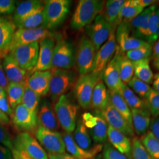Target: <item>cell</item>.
<instances>
[{
    "label": "cell",
    "instance_id": "obj_43",
    "mask_svg": "<svg viewBox=\"0 0 159 159\" xmlns=\"http://www.w3.org/2000/svg\"><path fill=\"white\" fill-rule=\"evenodd\" d=\"M131 153L133 159H153L137 137H134L132 140Z\"/></svg>",
    "mask_w": 159,
    "mask_h": 159
},
{
    "label": "cell",
    "instance_id": "obj_56",
    "mask_svg": "<svg viewBox=\"0 0 159 159\" xmlns=\"http://www.w3.org/2000/svg\"><path fill=\"white\" fill-rule=\"evenodd\" d=\"M10 123V119L8 116L0 110V124L6 125Z\"/></svg>",
    "mask_w": 159,
    "mask_h": 159
},
{
    "label": "cell",
    "instance_id": "obj_47",
    "mask_svg": "<svg viewBox=\"0 0 159 159\" xmlns=\"http://www.w3.org/2000/svg\"><path fill=\"white\" fill-rule=\"evenodd\" d=\"M0 144L9 148L11 152L14 150L11 136L5 126L1 124H0Z\"/></svg>",
    "mask_w": 159,
    "mask_h": 159
},
{
    "label": "cell",
    "instance_id": "obj_10",
    "mask_svg": "<svg viewBox=\"0 0 159 159\" xmlns=\"http://www.w3.org/2000/svg\"><path fill=\"white\" fill-rule=\"evenodd\" d=\"M116 29L117 27H113L108 40L97 52L91 71L93 73L102 75L104 69L113 57L117 46L116 39Z\"/></svg>",
    "mask_w": 159,
    "mask_h": 159
},
{
    "label": "cell",
    "instance_id": "obj_31",
    "mask_svg": "<svg viewBox=\"0 0 159 159\" xmlns=\"http://www.w3.org/2000/svg\"><path fill=\"white\" fill-rule=\"evenodd\" d=\"M149 61V58L132 61L135 76L148 84L153 83L154 78L153 73L150 67Z\"/></svg>",
    "mask_w": 159,
    "mask_h": 159
},
{
    "label": "cell",
    "instance_id": "obj_54",
    "mask_svg": "<svg viewBox=\"0 0 159 159\" xmlns=\"http://www.w3.org/2000/svg\"><path fill=\"white\" fill-rule=\"evenodd\" d=\"M48 158L49 159H77L73 156L68 154H50L48 153Z\"/></svg>",
    "mask_w": 159,
    "mask_h": 159
},
{
    "label": "cell",
    "instance_id": "obj_45",
    "mask_svg": "<svg viewBox=\"0 0 159 159\" xmlns=\"http://www.w3.org/2000/svg\"><path fill=\"white\" fill-rule=\"evenodd\" d=\"M103 159H130V157L121 153L110 144H106L103 149Z\"/></svg>",
    "mask_w": 159,
    "mask_h": 159
},
{
    "label": "cell",
    "instance_id": "obj_51",
    "mask_svg": "<svg viewBox=\"0 0 159 159\" xmlns=\"http://www.w3.org/2000/svg\"><path fill=\"white\" fill-rule=\"evenodd\" d=\"M10 83L6 77L3 66H2V60L0 59V86L2 87L6 91Z\"/></svg>",
    "mask_w": 159,
    "mask_h": 159
},
{
    "label": "cell",
    "instance_id": "obj_18",
    "mask_svg": "<svg viewBox=\"0 0 159 159\" xmlns=\"http://www.w3.org/2000/svg\"><path fill=\"white\" fill-rule=\"evenodd\" d=\"M17 27L12 18L0 16V59L3 60L9 54L11 48L13 37Z\"/></svg>",
    "mask_w": 159,
    "mask_h": 159
},
{
    "label": "cell",
    "instance_id": "obj_32",
    "mask_svg": "<svg viewBox=\"0 0 159 159\" xmlns=\"http://www.w3.org/2000/svg\"><path fill=\"white\" fill-rule=\"evenodd\" d=\"M125 2V1L123 0H108L105 2L102 14L106 21L113 27H114L120 11Z\"/></svg>",
    "mask_w": 159,
    "mask_h": 159
},
{
    "label": "cell",
    "instance_id": "obj_58",
    "mask_svg": "<svg viewBox=\"0 0 159 159\" xmlns=\"http://www.w3.org/2000/svg\"><path fill=\"white\" fill-rule=\"evenodd\" d=\"M156 1L154 0H139V5L142 7L143 8L151 6Z\"/></svg>",
    "mask_w": 159,
    "mask_h": 159
},
{
    "label": "cell",
    "instance_id": "obj_30",
    "mask_svg": "<svg viewBox=\"0 0 159 159\" xmlns=\"http://www.w3.org/2000/svg\"><path fill=\"white\" fill-rule=\"evenodd\" d=\"M108 92L110 102L114 107L119 112L120 114L128 122V123L133 127L131 110L121 94L118 92L111 91L109 90Z\"/></svg>",
    "mask_w": 159,
    "mask_h": 159
},
{
    "label": "cell",
    "instance_id": "obj_22",
    "mask_svg": "<svg viewBox=\"0 0 159 159\" xmlns=\"http://www.w3.org/2000/svg\"><path fill=\"white\" fill-rule=\"evenodd\" d=\"M2 66L6 77L10 83H26L29 77L28 72L21 68L10 54L3 58Z\"/></svg>",
    "mask_w": 159,
    "mask_h": 159
},
{
    "label": "cell",
    "instance_id": "obj_14",
    "mask_svg": "<svg viewBox=\"0 0 159 159\" xmlns=\"http://www.w3.org/2000/svg\"><path fill=\"white\" fill-rule=\"evenodd\" d=\"M14 125L23 132H32L37 130V113L33 112L21 104L14 109L12 114Z\"/></svg>",
    "mask_w": 159,
    "mask_h": 159
},
{
    "label": "cell",
    "instance_id": "obj_41",
    "mask_svg": "<svg viewBox=\"0 0 159 159\" xmlns=\"http://www.w3.org/2000/svg\"><path fill=\"white\" fill-rule=\"evenodd\" d=\"M152 47L150 44H148L137 49L127 51L125 52V54L126 57L131 61H137L149 58V57L152 54Z\"/></svg>",
    "mask_w": 159,
    "mask_h": 159
},
{
    "label": "cell",
    "instance_id": "obj_49",
    "mask_svg": "<svg viewBox=\"0 0 159 159\" xmlns=\"http://www.w3.org/2000/svg\"><path fill=\"white\" fill-rule=\"evenodd\" d=\"M0 110L7 114V116H11L13 113V110L11 108L8 102L7 93L0 98Z\"/></svg>",
    "mask_w": 159,
    "mask_h": 159
},
{
    "label": "cell",
    "instance_id": "obj_2",
    "mask_svg": "<svg viewBox=\"0 0 159 159\" xmlns=\"http://www.w3.org/2000/svg\"><path fill=\"white\" fill-rule=\"evenodd\" d=\"M77 80V74L74 71L52 69L48 92L52 103L56 104L60 97L74 87Z\"/></svg>",
    "mask_w": 159,
    "mask_h": 159
},
{
    "label": "cell",
    "instance_id": "obj_16",
    "mask_svg": "<svg viewBox=\"0 0 159 159\" xmlns=\"http://www.w3.org/2000/svg\"><path fill=\"white\" fill-rule=\"evenodd\" d=\"M116 39L120 50L124 53L148 44L146 41L139 39L131 34L130 24L128 23L121 22L117 26Z\"/></svg>",
    "mask_w": 159,
    "mask_h": 159
},
{
    "label": "cell",
    "instance_id": "obj_53",
    "mask_svg": "<svg viewBox=\"0 0 159 159\" xmlns=\"http://www.w3.org/2000/svg\"><path fill=\"white\" fill-rule=\"evenodd\" d=\"M0 159H13L11 151L0 144Z\"/></svg>",
    "mask_w": 159,
    "mask_h": 159
},
{
    "label": "cell",
    "instance_id": "obj_48",
    "mask_svg": "<svg viewBox=\"0 0 159 159\" xmlns=\"http://www.w3.org/2000/svg\"><path fill=\"white\" fill-rule=\"evenodd\" d=\"M83 122L86 127L91 129L97 123L96 116H94L90 113H85L83 114Z\"/></svg>",
    "mask_w": 159,
    "mask_h": 159
},
{
    "label": "cell",
    "instance_id": "obj_25",
    "mask_svg": "<svg viewBox=\"0 0 159 159\" xmlns=\"http://www.w3.org/2000/svg\"><path fill=\"white\" fill-rule=\"evenodd\" d=\"M45 3L38 0H29L22 1L17 4L13 17L12 21L17 26L24 20L30 17L35 12L44 7Z\"/></svg>",
    "mask_w": 159,
    "mask_h": 159
},
{
    "label": "cell",
    "instance_id": "obj_20",
    "mask_svg": "<svg viewBox=\"0 0 159 159\" xmlns=\"http://www.w3.org/2000/svg\"><path fill=\"white\" fill-rule=\"evenodd\" d=\"M61 135L65 143L66 149L75 159H94L97 154L102 150V146L101 144H97L88 150H83L77 145L71 133L64 131L61 133Z\"/></svg>",
    "mask_w": 159,
    "mask_h": 159
},
{
    "label": "cell",
    "instance_id": "obj_8",
    "mask_svg": "<svg viewBox=\"0 0 159 159\" xmlns=\"http://www.w3.org/2000/svg\"><path fill=\"white\" fill-rule=\"evenodd\" d=\"M75 61V54L72 43L64 39L57 40L52 56V69L70 70Z\"/></svg>",
    "mask_w": 159,
    "mask_h": 159
},
{
    "label": "cell",
    "instance_id": "obj_12",
    "mask_svg": "<svg viewBox=\"0 0 159 159\" xmlns=\"http://www.w3.org/2000/svg\"><path fill=\"white\" fill-rule=\"evenodd\" d=\"M35 134L37 139L48 153H65L66 146L61 133L39 126Z\"/></svg>",
    "mask_w": 159,
    "mask_h": 159
},
{
    "label": "cell",
    "instance_id": "obj_36",
    "mask_svg": "<svg viewBox=\"0 0 159 159\" xmlns=\"http://www.w3.org/2000/svg\"><path fill=\"white\" fill-rule=\"evenodd\" d=\"M97 123L90 130V133L94 142L97 143L106 142L107 139V123L102 117L96 111Z\"/></svg>",
    "mask_w": 159,
    "mask_h": 159
},
{
    "label": "cell",
    "instance_id": "obj_21",
    "mask_svg": "<svg viewBox=\"0 0 159 159\" xmlns=\"http://www.w3.org/2000/svg\"><path fill=\"white\" fill-rule=\"evenodd\" d=\"M51 75L52 69L43 71H35L29 76L26 85L40 96H46L49 92Z\"/></svg>",
    "mask_w": 159,
    "mask_h": 159
},
{
    "label": "cell",
    "instance_id": "obj_7",
    "mask_svg": "<svg viewBox=\"0 0 159 159\" xmlns=\"http://www.w3.org/2000/svg\"><path fill=\"white\" fill-rule=\"evenodd\" d=\"M96 50L91 40L87 36H83L79 41L76 54V63L80 75L92 71Z\"/></svg>",
    "mask_w": 159,
    "mask_h": 159
},
{
    "label": "cell",
    "instance_id": "obj_57",
    "mask_svg": "<svg viewBox=\"0 0 159 159\" xmlns=\"http://www.w3.org/2000/svg\"><path fill=\"white\" fill-rule=\"evenodd\" d=\"M153 90L159 93V73L155 74L153 81Z\"/></svg>",
    "mask_w": 159,
    "mask_h": 159
},
{
    "label": "cell",
    "instance_id": "obj_17",
    "mask_svg": "<svg viewBox=\"0 0 159 159\" xmlns=\"http://www.w3.org/2000/svg\"><path fill=\"white\" fill-rule=\"evenodd\" d=\"M109 125L125 134L126 136H134V132L131 126L119 112L114 107L110 101L106 108L102 111H96Z\"/></svg>",
    "mask_w": 159,
    "mask_h": 159
},
{
    "label": "cell",
    "instance_id": "obj_61",
    "mask_svg": "<svg viewBox=\"0 0 159 159\" xmlns=\"http://www.w3.org/2000/svg\"><path fill=\"white\" fill-rule=\"evenodd\" d=\"M154 65L156 68L159 70V59L154 60Z\"/></svg>",
    "mask_w": 159,
    "mask_h": 159
},
{
    "label": "cell",
    "instance_id": "obj_39",
    "mask_svg": "<svg viewBox=\"0 0 159 159\" xmlns=\"http://www.w3.org/2000/svg\"><path fill=\"white\" fill-rule=\"evenodd\" d=\"M44 7L35 12L16 26L17 29H31L43 26L44 23Z\"/></svg>",
    "mask_w": 159,
    "mask_h": 159
},
{
    "label": "cell",
    "instance_id": "obj_9",
    "mask_svg": "<svg viewBox=\"0 0 159 159\" xmlns=\"http://www.w3.org/2000/svg\"><path fill=\"white\" fill-rule=\"evenodd\" d=\"M12 142L14 150L26 154L31 159H48L43 148L28 132L20 133Z\"/></svg>",
    "mask_w": 159,
    "mask_h": 159
},
{
    "label": "cell",
    "instance_id": "obj_23",
    "mask_svg": "<svg viewBox=\"0 0 159 159\" xmlns=\"http://www.w3.org/2000/svg\"><path fill=\"white\" fill-rule=\"evenodd\" d=\"M37 119L39 126L46 129L57 131L59 128L60 125L55 111L47 99L44 100L41 102V107L37 111Z\"/></svg>",
    "mask_w": 159,
    "mask_h": 159
},
{
    "label": "cell",
    "instance_id": "obj_40",
    "mask_svg": "<svg viewBox=\"0 0 159 159\" xmlns=\"http://www.w3.org/2000/svg\"><path fill=\"white\" fill-rule=\"evenodd\" d=\"M40 101V95L26 85L23 94L21 104L29 110L37 113Z\"/></svg>",
    "mask_w": 159,
    "mask_h": 159
},
{
    "label": "cell",
    "instance_id": "obj_33",
    "mask_svg": "<svg viewBox=\"0 0 159 159\" xmlns=\"http://www.w3.org/2000/svg\"><path fill=\"white\" fill-rule=\"evenodd\" d=\"M25 86L26 83L9 84L6 90V93L8 102L12 109L14 110L17 106L22 103Z\"/></svg>",
    "mask_w": 159,
    "mask_h": 159
},
{
    "label": "cell",
    "instance_id": "obj_1",
    "mask_svg": "<svg viewBox=\"0 0 159 159\" xmlns=\"http://www.w3.org/2000/svg\"><path fill=\"white\" fill-rule=\"evenodd\" d=\"M105 1L100 0H81L71 20L72 29L79 30L90 25L102 12Z\"/></svg>",
    "mask_w": 159,
    "mask_h": 159
},
{
    "label": "cell",
    "instance_id": "obj_11",
    "mask_svg": "<svg viewBox=\"0 0 159 159\" xmlns=\"http://www.w3.org/2000/svg\"><path fill=\"white\" fill-rule=\"evenodd\" d=\"M113 26L106 21L102 13L85 27L87 37L91 40L96 51L108 40Z\"/></svg>",
    "mask_w": 159,
    "mask_h": 159
},
{
    "label": "cell",
    "instance_id": "obj_29",
    "mask_svg": "<svg viewBox=\"0 0 159 159\" xmlns=\"http://www.w3.org/2000/svg\"><path fill=\"white\" fill-rule=\"evenodd\" d=\"M110 101L108 90L104 81L100 80L93 90L91 106L96 111H102L106 108Z\"/></svg>",
    "mask_w": 159,
    "mask_h": 159
},
{
    "label": "cell",
    "instance_id": "obj_5",
    "mask_svg": "<svg viewBox=\"0 0 159 159\" xmlns=\"http://www.w3.org/2000/svg\"><path fill=\"white\" fill-rule=\"evenodd\" d=\"M102 75L92 72L80 75L74 85V93L80 105L84 108L91 106V97L95 86Z\"/></svg>",
    "mask_w": 159,
    "mask_h": 159
},
{
    "label": "cell",
    "instance_id": "obj_19",
    "mask_svg": "<svg viewBox=\"0 0 159 159\" xmlns=\"http://www.w3.org/2000/svg\"><path fill=\"white\" fill-rule=\"evenodd\" d=\"M55 46V37H48L40 41L37 63L31 71V74L35 71L52 69V60Z\"/></svg>",
    "mask_w": 159,
    "mask_h": 159
},
{
    "label": "cell",
    "instance_id": "obj_50",
    "mask_svg": "<svg viewBox=\"0 0 159 159\" xmlns=\"http://www.w3.org/2000/svg\"><path fill=\"white\" fill-rule=\"evenodd\" d=\"M150 129L154 136L159 140V116L153 117L151 120Z\"/></svg>",
    "mask_w": 159,
    "mask_h": 159
},
{
    "label": "cell",
    "instance_id": "obj_26",
    "mask_svg": "<svg viewBox=\"0 0 159 159\" xmlns=\"http://www.w3.org/2000/svg\"><path fill=\"white\" fill-rule=\"evenodd\" d=\"M132 125L137 135L142 136L148 132L151 123V113L148 108H131Z\"/></svg>",
    "mask_w": 159,
    "mask_h": 159
},
{
    "label": "cell",
    "instance_id": "obj_42",
    "mask_svg": "<svg viewBox=\"0 0 159 159\" xmlns=\"http://www.w3.org/2000/svg\"><path fill=\"white\" fill-rule=\"evenodd\" d=\"M127 84L131 87L132 91L143 98H146L152 89L147 83L139 79L135 75L133 77Z\"/></svg>",
    "mask_w": 159,
    "mask_h": 159
},
{
    "label": "cell",
    "instance_id": "obj_52",
    "mask_svg": "<svg viewBox=\"0 0 159 159\" xmlns=\"http://www.w3.org/2000/svg\"><path fill=\"white\" fill-rule=\"evenodd\" d=\"M148 26H159V8H156V9L152 13L148 18Z\"/></svg>",
    "mask_w": 159,
    "mask_h": 159
},
{
    "label": "cell",
    "instance_id": "obj_4",
    "mask_svg": "<svg viewBox=\"0 0 159 159\" xmlns=\"http://www.w3.org/2000/svg\"><path fill=\"white\" fill-rule=\"evenodd\" d=\"M54 110L60 125L65 132L71 134L76 127L77 106L63 95L55 104Z\"/></svg>",
    "mask_w": 159,
    "mask_h": 159
},
{
    "label": "cell",
    "instance_id": "obj_6",
    "mask_svg": "<svg viewBox=\"0 0 159 159\" xmlns=\"http://www.w3.org/2000/svg\"><path fill=\"white\" fill-rule=\"evenodd\" d=\"M39 52V43L35 42L15 47L11 50L9 54L21 68L29 73H31L37 63Z\"/></svg>",
    "mask_w": 159,
    "mask_h": 159
},
{
    "label": "cell",
    "instance_id": "obj_24",
    "mask_svg": "<svg viewBox=\"0 0 159 159\" xmlns=\"http://www.w3.org/2000/svg\"><path fill=\"white\" fill-rule=\"evenodd\" d=\"M156 8L157 6L155 5L150 6L131 21L130 24L132 35L140 40H146L148 36V18Z\"/></svg>",
    "mask_w": 159,
    "mask_h": 159
},
{
    "label": "cell",
    "instance_id": "obj_46",
    "mask_svg": "<svg viewBox=\"0 0 159 159\" xmlns=\"http://www.w3.org/2000/svg\"><path fill=\"white\" fill-rule=\"evenodd\" d=\"M16 2L13 0H0V16L10 15L15 11Z\"/></svg>",
    "mask_w": 159,
    "mask_h": 159
},
{
    "label": "cell",
    "instance_id": "obj_62",
    "mask_svg": "<svg viewBox=\"0 0 159 159\" xmlns=\"http://www.w3.org/2000/svg\"><path fill=\"white\" fill-rule=\"evenodd\" d=\"M157 59H159V58H157Z\"/></svg>",
    "mask_w": 159,
    "mask_h": 159
},
{
    "label": "cell",
    "instance_id": "obj_13",
    "mask_svg": "<svg viewBox=\"0 0 159 159\" xmlns=\"http://www.w3.org/2000/svg\"><path fill=\"white\" fill-rule=\"evenodd\" d=\"M55 37L50 30L43 27L36 29H17L13 37L11 50L18 46L27 45L35 42L40 43L47 38Z\"/></svg>",
    "mask_w": 159,
    "mask_h": 159
},
{
    "label": "cell",
    "instance_id": "obj_15",
    "mask_svg": "<svg viewBox=\"0 0 159 159\" xmlns=\"http://www.w3.org/2000/svg\"><path fill=\"white\" fill-rule=\"evenodd\" d=\"M121 52L122 51L120 50L119 46H117L113 57L109 61L102 74V79L108 90L118 92L120 94L123 83L120 77L119 63Z\"/></svg>",
    "mask_w": 159,
    "mask_h": 159
},
{
    "label": "cell",
    "instance_id": "obj_38",
    "mask_svg": "<svg viewBox=\"0 0 159 159\" xmlns=\"http://www.w3.org/2000/svg\"><path fill=\"white\" fill-rule=\"evenodd\" d=\"M140 141L153 159H159V140L148 131L141 137Z\"/></svg>",
    "mask_w": 159,
    "mask_h": 159
},
{
    "label": "cell",
    "instance_id": "obj_3",
    "mask_svg": "<svg viewBox=\"0 0 159 159\" xmlns=\"http://www.w3.org/2000/svg\"><path fill=\"white\" fill-rule=\"evenodd\" d=\"M71 7L68 0H49L44 7L43 27L48 30L56 29L61 25L67 17Z\"/></svg>",
    "mask_w": 159,
    "mask_h": 159
},
{
    "label": "cell",
    "instance_id": "obj_44",
    "mask_svg": "<svg viewBox=\"0 0 159 159\" xmlns=\"http://www.w3.org/2000/svg\"><path fill=\"white\" fill-rule=\"evenodd\" d=\"M148 108L153 117L159 116V93L151 89L146 97Z\"/></svg>",
    "mask_w": 159,
    "mask_h": 159
},
{
    "label": "cell",
    "instance_id": "obj_59",
    "mask_svg": "<svg viewBox=\"0 0 159 159\" xmlns=\"http://www.w3.org/2000/svg\"><path fill=\"white\" fill-rule=\"evenodd\" d=\"M153 57L154 60L159 58V39L154 46L153 49Z\"/></svg>",
    "mask_w": 159,
    "mask_h": 159
},
{
    "label": "cell",
    "instance_id": "obj_60",
    "mask_svg": "<svg viewBox=\"0 0 159 159\" xmlns=\"http://www.w3.org/2000/svg\"><path fill=\"white\" fill-rule=\"evenodd\" d=\"M5 94H6V90L0 86V98L3 96Z\"/></svg>",
    "mask_w": 159,
    "mask_h": 159
},
{
    "label": "cell",
    "instance_id": "obj_28",
    "mask_svg": "<svg viewBox=\"0 0 159 159\" xmlns=\"http://www.w3.org/2000/svg\"><path fill=\"white\" fill-rule=\"evenodd\" d=\"M143 9L139 5V0L125 1L120 11L114 27H117L121 22L130 23L133 18L142 12Z\"/></svg>",
    "mask_w": 159,
    "mask_h": 159
},
{
    "label": "cell",
    "instance_id": "obj_27",
    "mask_svg": "<svg viewBox=\"0 0 159 159\" xmlns=\"http://www.w3.org/2000/svg\"><path fill=\"white\" fill-rule=\"evenodd\" d=\"M107 137L111 145L117 150L131 157V143L129 137L110 125L108 126Z\"/></svg>",
    "mask_w": 159,
    "mask_h": 159
},
{
    "label": "cell",
    "instance_id": "obj_34",
    "mask_svg": "<svg viewBox=\"0 0 159 159\" xmlns=\"http://www.w3.org/2000/svg\"><path fill=\"white\" fill-rule=\"evenodd\" d=\"M74 140L79 148L88 150L91 148V140L89 133L87 130L82 120H80L75 129Z\"/></svg>",
    "mask_w": 159,
    "mask_h": 159
},
{
    "label": "cell",
    "instance_id": "obj_37",
    "mask_svg": "<svg viewBox=\"0 0 159 159\" xmlns=\"http://www.w3.org/2000/svg\"><path fill=\"white\" fill-rule=\"evenodd\" d=\"M119 68L121 82L125 84H128L133 77L134 67L133 62L126 57L125 53L123 52L120 56Z\"/></svg>",
    "mask_w": 159,
    "mask_h": 159
},
{
    "label": "cell",
    "instance_id": "obj_35",
    "mask_svg": "<svg viewBox=\"0 0 159 159\" xmlns=\"http://www.w3.org/2000/svg\"><path fill=\"white\" fill-rule=\"evenodd\" d=\"M121 94L131 109L148 108L146 101L139 98L128 85L124 83L122 84L121 86Z\"/></svg>",
    "mask_w": 159,
    "mask_h": 159
},
{
    "label": "cell",
    "instance_id": "obj_55",
    "mask_svg": "<svg viewBox=\"0 0 159 159\" xmlns=\"http://www.w3.org/2000/svg\"><path fill=\"white\" fill-rule=\"evenodd\" d=\"M14 159H32L29 156L23 152H18L16 150H13L11 152Z\"/></svg>",
    "mask_w": 159,
    "mask_h": 159
}]
</instances>
